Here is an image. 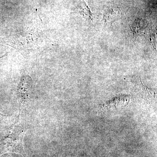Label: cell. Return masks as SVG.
Segmentation results:
<instances>
[{
  "instance_id": "obj_3",
  "label": "cell",
  "mask_w": 157,
  "mask_h": 157,
  "mask_svg": "<svg viewBox=\"0 0 157 157\" xmlns=\"http://www.w3.org/2000/svg\"><path fill=\"white\" fill-rule=\"evenodd\" d=\"M130 100V96L128 95H123L113 98L104 104H102L101 106L104 109H120L126 107L128 104Z\"/></svg>"
},
{
  "instance_id": "obj_7",
  "label": "cell",
  "mask_w": 157,
  "mask_h": 157,
  "mask_svg": "<svg viewBox=\"0 0 157 157\" xmlns=\"http://www.w3.org/2000/svg\"><path fill=\"white\" fill-rule=\"evenodd\" d=\"M144 98L148 104H152L156 99V91L155 90L150 89L146 86L144 85L141 81Z\"/></svg>"
},
{
  "instance_id": "obj_6",
  "label": "cell",
  "mask_w": 157,
  "mask_h": 157,
  "mask_svg": "<svg viewBox=\"0 0 157 157\" xmlns=\"http://www.w3.org/2000/svg\"><path fill=\"white\" fill-rule=\"evenodd\" d=\"M77 8L78 12L82 17L86 19L93 20L92 13L84 0H80Z\"/></svg>"
},
{
  "instance_id": "obj_2",
  "label": "cell",
  "mask_w": 157,
  "mask_h": 157,
  "mask_svg": "<svg viewBox=\"0 0 157 157\" xmlns=\"http://www.w3.org/2000/svg\"><path fill=\"white\" fill-rule=\"evenodd\" d=\"M121 16V9L117 6H110L104 10L103 16V24L109 26L117 21Z\"/></svg>"
},
{
  "instance_id": "obj_8",
  "label": "cell",
  "mask_w": 157,
  "mask_h": 157,
  "mask_svg": "<svg viewBox=\"0 0 157 157\" xmlns=\"http://www.w3.org/2000/svg\"><path fill=\"white\" fill-rule=\"evenodd\" d=\"M150 41L151 44L152 48L154 49H156L157 45L156 37V33H155V32L151 33L150 38Z\"/></svg>"
},
{
  "instance_id": "obj_5",
  "label": "cell",
  "mask_w": 157,
  "mask_h": 157,
  "mask_svg": "<svg viewBox=\"0 0 157 157\" xmlns=\"http://www.w3.org/2000/svg\"><path fill=\"white\" fill-rule=\"evenodd\" d=\"M148 25L147 21L141 17H137L130 24V27L133 34L134 41L137 36L145 31Z\"/></svg>"
},
{
  "instance_id": "obj_1",
  "label": "cell",
  "mask_w": 157,
  "mask_h": 157,
  "mask_svg": "<svg viewBox=\"0 0 157 157\" xmlns=\"http://www.w3.org/2000/svg\"><path fill=\"white\" fill-rule=\"evenodd\" d=\"M25 131L15 129L0 143V154L13 152L25 155L23 147V138Z\"/></svg>"
},
{
  "instance_id": "obj_4",
  "label": "cell",
  "mask_w": 157,
  "mask_h": 157,
  "mask_svg": "<svg viewBox=\"0 0 157 157\" xmlns=\"http://www.w3.org/2000/svg\"><path fill=\"white\" fill-rule=\"evenodd\" d=\"M32 82V78L30 76H24L21 78L17 91L18 96L21 101V103H25V101H28Z\"/></svg>"
}]
</instances>
